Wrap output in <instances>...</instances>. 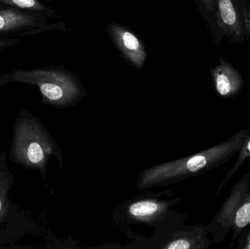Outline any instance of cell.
<instances>
[{
	"instance_id": "15",
	"label": "cell",
	"mask_w": 250,
	"mask_h": 249,
	"mask_svg": "<svg viewBox=\"0 0 250 249\" xmlns=\"http://www.w3.org/2000/svg\"><path fill=\"white\" fill-rule=\"evenodd\" d=\"M0 1L25 10L42 12L45 10V7L38 0H0Z\"/></svg>"
},
{
	"instance_id": "16",
	"label": "cell",
	"mask_w": 250,
	"mask_h": 249,
	"mask_svg": "<svg viewBox=\"0 0 250 249\" xmlns=\"http://www.w3.org/2000/svg\"><path fill=\"white\" fill-rule=\"evenodd\" d=\"M242 17L245 33H246L247 39L250 42V0H242Z\"/></svg>"
},
{
	"instance_id": "21",
	"label": "cell",
	"mask_w": 250,
	"mask_h": 249,
	"mask_svg": "<svg viewBox=\"0 0 250 249\" xmlns=\"http://www.w3.org/2000/svg\"></svg>"
},
{
	"instance_id": "2",
	"label": "cell",
	"mask_w": 250,
	"mask_h": 249,
	"mask_svg": "<svg viewBox=\"0 0 250 249\" xmlns=\"http://www.w3.org/2000/svg\"><path fill=\"white\" fill-rule=\"evenodd\" d=\"M10 159L23 168L41 172L46 178L47 168L51 156H55L59 168L64 162L61 149L39 116L26 108H20L15 119L10 146Z\"/></svg>"
},
{
	"instance_id": "12",
	"label": "cell",
	"mask_w": 250,
	"mask_h": 249,
	"mask_svg": "<svg viewBox=\"0 0 250 249\" xmlns=\"http://www.w3.org/2000/svg\"><path fill=\"white\" fill-rule=\"evenodd\" d=\"M200 8L202 11L203 15L209 25L210 30L211 32L214 42L217 46H220L224 37L220 33V29L217 26L216 21L215 13L214 9V0H198Z\"/></svg>"
},
{
	"instance_id": "11",
	"label": "cell",
	"mask_w": 250,
	"mask_h": 249,
	"mask_svg": "<svg viewBox=\"0 0 250 249\" xmlns=\"http://www.w3.org/2000/svg\"><path fill=\"white\" fill-rule=\"evenodd\" d=\"M207 225H196L161 247L166 249H205L214 241L207 238Z\"/></svg>"
},
{
	"instance_id": "18",
	"label": "cell",
	"mask_w": 250,
	"mask_h": 249,
	"mask_svg": "<svg viewBox=\"0 0 250 249\" xmlns=\"http://www.w3.org/2000/svg\"><path fill=\"white\" fill-rule=\"evenodd\" d=\"M19 40H20V39L17 38H0V49L10 46V45H13V44L17 43Z\"/></svg>"
},
{
	"instance_id": "7",
	"label": "cell",
	"mask_w": 250,
	"mask_h": 249,
	"mask_svg": "<svg viewBox=\"0 0 250 249\" xmlns=\"http://www.w3.org/2000/svg\"><path fill=\"white\" fill-rule=\"evenodd\" d=\"M213 87L216 93L223 99H230L237 96L243 89L244 79L234 66L220 58L219 64L210 70Z\"/></svg>"
},
{
	"instance_id": "4",
	"label": "cell",
	"mask_w": 250,
	"mask_h": 249,
	"mask_svg": "<svg viewBox=\"0 0 250 249\" xmlns=\"http://www.w3.org/2000/svg\"><path fill=\"white\" fill-rule=\"evenodd\" d=\"M250 193V172H248L235 184L224 204L207 225L208 233L213 235L214 243L219 244L224 241L229 231L231 230L238 209Z\"/></svg>"
},
{
	"instance_id": "3",
	"label": "cell",
	"mask_w": 250,
	"mask_h": 249,
	"mask_svg": "<svg viewBox=\"0 0 250 249\" xmlns=\"http://www.w3.org/2000/svg\"><path fill=\"white\" fill-rule=\"evenodd\" d=\"M10 82L37 86L44 103L61 109L74 106L84 96L74 77L58 70H16L0 76L1 86Z\"/></svg>"
},
{
	"instance_id": "20",
	"label": "cell",
	"mask_w": 250,
	"mask_h": 249,
	"mask_svg": "<svg viewBox=\"0 0 250 249\" xmlns=\"http://www.w3.org/2000/svg\"><path fill=\"white\" fill-rule=\"evenodd\" d=\"M0 110H1V104H0Z\"/></svg>"
},
{
	"instance_id": "10",
	"label": "cell",
	"mask_w": 250,
	"mask_h": 249,
	"mask_svg": "<svg viewBox=\"0 0 250 249\" xmlns=\"http://www.w3.org/2000/svg\"><path fill=\"white\" fill-rule=\"evenodd\" d=\"M14 181V175L7 165V153L1 148L0 151V228L7 222L11 215L12 202L9 199V192Z\"/></svg>"
},
{
	"instance_id": "1",
	"label": "cell",
	"mask_w": 250,
	"mask_h": 249,
	"mask_svg": "<svg viewBox=\"0 0 250 249\" xmlns=\"http://www.w3.org/2000/svg\"><path fill=\"white\" fill-rule=\"evenodd\" d=\"M249 131L250 128L240 130L220 144L199 153L143 170L137 178V187L146 190L169 186L203 175L238 153Z\"/></svg>"
},
{
	"instance_id": "6",
	"label": "cell",
	"mask_w": 250,
	"mask_h": 249,
	"mask_svg": "<svg viewBox=\"0 0 250 249\" xmlns=\"http://www.w3.org/2000/svg\"><path fill=\"white\" fill-rule=\"evenodd\" d=\"M216 21L223 37L235 43L248 41L242 17V0H214Z\"/></svg>"
},
{
	"instance_id": "13",
	"label": "cell",
	"mask_w": 250,
	"mask_h": 249,
	"mask_svg": "<svg viewBox=\"0 0 250 249\" xmlns=\"http://www.w3.org/2000/svg\"><path fill=\"white\" fill-rule=\"evenodd\" d=\"M250 226V200L248 197L238 209L232 225L233 239H236Z\"/></svg>"
},
{
	"instance_id": "9",
	"label": "cell",
	"mask_w": 250,
	"mask_h": 249,
	"mask_svg": "<svg viewBox=\"0 0 250 249\" xmlns=\"http://www.w3.org/2000/svg\"><path fill=\"white\" fill-rule=\"evenodd\" d=\"M111 33L125 57L131 64L141 68L145 63L146 52L139 39L133 33L118 25L111 26Z\"/></svg>"
},
{
	"instance_id": "19",
	"label": "cell",
	"mask_w": 250,
	"mask_h": 249,
	"mask_svg": "<svg viewBox=\"0 0 250 249\" xmlns=\"http://www.w3.org/2000/svg\"><path fill=\"white\" fill-rule=\"evenodd\" d=\"M248 199H249V200H250V195L248 196Z\"/></svg>"
},
{
	"instance_id": "17",
	"label": "cell",
	"mask_w": 250,
	"mask_h": 249,
	"mask_svg": "<svg viewBox=\"0 0 250 249\" xmlns=\"http://www.w3.org/2000/svg\"><path fill=\"white\" fill-rule=\"evenodd\" d=\"M238 238V249H250V228L244 231Z\"/></svg>"
},
{
	"instance_id": "5",
	"label": "cell",
	"mask_w": 250,
	"mask_h": 249,
	"mask_svg": "<svg viewBox=\"0 0 250 249\" xmlns=\"http://www.w3.org/2000/svg\"><path fill=\"white\" fill-rule=\"evenodd\" d=\"M42 11L25 10L0 1V37L29 35L43 22Z\"/></svg>"
},
{
	"instance_id": "8",
	"label": "cell",
	"mask_w": 250,
	"mask_h": 249,
	"mask_svg": "<svg viewBox=\"0 0 250 249\" xmlns=\"http://www.w3.org/2000/svg\"><path fill=\"white\" fill-rule=\"evenodd\" d=\"M177 200L176 199L174 201ZM174 201H166L154 198L137 200L128 206L126 214L131 220L153 225L164 219L169 207L173 204Z\"/></svg>"
},
{
	"instance_id": "14",
	"label": "cell",
	"mask_w": 250,
	"mask_h": 249,
	"mask_svg": "<svg viewBox=\"0 0 250 249\" xmlns=\"http://www.w3.org/2000/svg\"><path fill=\"white\" fill-rule=\"evenodd\" d=\"M238 153H239V156H238L237 159H236L234 165L232 167L231 169L229 171V172H228L226 177L223 178V181L219 184L217 192H216V195H217L222 191V190L224 188L225 186L231 179L232 177L236 173V172L239 171V168L242 167V165L250 158V127L249 134L247 136L245 142H244L240 150H239Z\"/></svg>"
}]
</instances>
